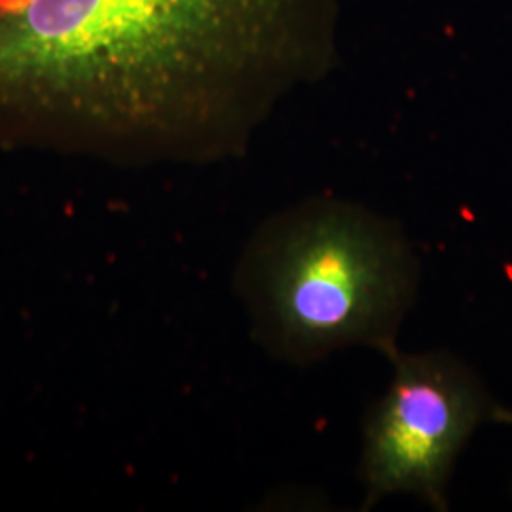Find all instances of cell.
Here are the masks:
<instances>
[{"label": "cell", "mask_w": 512, "mask_h": 512, "mask_svg": "<svg viewBox=\"0 0 512 512\" xmlns=\"http://www.w3.org/2000/svg\"><path fill=\"white\" fill-rule=\"evenodd\" d=\"M338 0H0V141L238 154L334 67Z\"/></svg>", "instance_id": "obj_1"}, {"label": "cell", "mask_w": 512, "mask_h": 512, "mask_svg": "<svg viewBox=\"0 0 512 512\" xmlns=\"http://www.w3.org/2000/svg\"><path fill=\"white\" fill-rule=\"evenodd\" d=\"M260 342L306 365L349 346L391 361L414 306L420 260L395 220L340 198H311L268 220L243 262Z\"/></svg>", "instance_id": "obj_2"}, {"label": "cell", "mask_w": 512, "mask_h": 512, "mask_svg": "<svg viewBox=\"0 0 512 512\" xmlns=\"http://www.w3.org/2000/svg\"><path fill=\"white\" fill-rule=\"evenodd\" d=\"M393 380L365 423L363 509L395 494L448 509L456 461L495 403L471 366L448 351L397 353Z\"/></svg>", "instance_id": "obj_3"}, {"label": "cell", "mask_w": 512, "mask_h": 512, "mask_svg": "<svg viewBox=\"0 0 512 512\" xmlns=\"http://www.w3.org/2000/svg\"><path fill=\"white\" fill-rule=\"evenodd\" d=\"M492 421L512 427V408L501 406V404H495L494 410H492Z\"/></svg>", "instance_id": "obj_4"}]
</instances>
